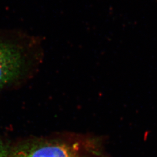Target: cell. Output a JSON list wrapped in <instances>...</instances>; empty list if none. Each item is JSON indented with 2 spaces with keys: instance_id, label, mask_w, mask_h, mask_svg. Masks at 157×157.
Segmentation results:
<instances>
[{
  "instance_id": "6da1fadb",
  "label": "cell",
  "mask_w": 157,
  "mask_h": 157,
  "mask_svg": "<svg viewBox=\"0 0 157 157\" xmlns=\"http://www.w3.org/2000/svg\"><path fill=\"white\" fill-rule=\"evenodd\" d=\"M25 65L21 49L12 43L0 40V89L17 79Z\"/></svg>"
},
{
  "instance_id": "7a4b0ae2",
  "label": "cell",
  "mask_w": 157,
  "mask_h": 157,
  "mask_svg": "<svg viewBox=\"0 0 157 157\" xmlns=\"http://www.w3.org/2000/svg\"><path fill=\"white\" fill-rule=\"evenodd\" d=\"M11 157H79L75 145L52 140L29 144L15 152Z\"/></svg>"
},
{
  "instance_id": "3957f363",
  "label": "cell",
  "mask_w": 157,
  "mask_h": 157,
  "mask_svg": "<svg viewBox=\"0 0 157 157\" xmlns=\"http://www.w3.org/2000/svg\"><path fill=\"white\" fill-rule=\"evenodd\" d=\"M0 157H8L5 147L0 141Z\"/></svg>"
}]
</instances>
